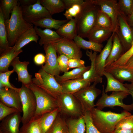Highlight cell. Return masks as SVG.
Listing matches in <instances>:
<instances>
[{"label":"cell","mask_w":133,"mask_h":133,"mask_svg":"<svg viewBox=\"0 0 133 133\" xmlns=\"http://www.w3.org/2000/svg\"><path fill=\"white\" fill-rule=\"evenodd\" d=\"M5 24L7 39L10 47L14 45L22 33L33 27L32 23L28 22L24 19L19 1L12 11L10 18L5 20Z\"/></svg>","instance_id":"obj_1"},{"label":"cell","mask_w":133,"mask_h":133,"mask_svg":"<svg viewBox=\"0 0 133 133\" xmlns=\"http://www.w3.org/2000/svg\"><path fill=\"white\" fill-rule=\"evenodd\" d=\"M91 111L93 123L101 133H112L119 121L132 115L130 112L125 110L117 113L110 111H104L95 108Z\"/></svg>","instance_id":"obj_2"},{"label":"cell","mask_w":133,"mask_h":133,"mask_svg":"<svg viewBox=\"0 0 133 133\" xmlns=\"http://www.w3.org/2000/svg\"><path fill=\"white\" fill-rule=\"evenodd\" d=\"M100 9L99 6L92 3L91 0H85L81 12L74 18L76 21L78 35L83 38L87 37L95 26Z\"/></svg>","instance_id":"obj_3"},{"label":"cell","mask_w":133,"mask_h":133,"mask_svg":"<svg viewBox=\"0 0 133 133\" xmlns=\"http://www.w3.org/2000/svg\"><path fill=\"white\" fill-rule=\"evenodd\" d=\"M56 99L59 114L66 119L83 115L81 104L73 94L63 93Z\"/></svg>","instance_id":"obj_4"},{"label":"cell","mask_w":133,"mask_h":133,"mask_svg":"<svg viewBox=\"0 0 133 133\" xmlns=\"http://www.w3.org/2000/svg\"><path fill=\"white\" fill-rule=\"evenodd\" d=\"M29 88L34 93L36 99V108L33 118H38L42 115L58 108L57 99L40 87L33 83Z\"/></svg>","instance_id":"obj_5"},{"label":"cell","mask_w":133,"mask_h":133,"mask_svg":"<svg viewBox=\"0 0 133 133\" xmlns=\"http://www.w3.org/2000/svg\"><path fill=\"white\" fill-rule=\"evenodd\" d=\"M104 86L102 85V95L98 100L95 106L96 108L101 110L105 107L113 108L119 106L122 108L124 110L131 112L133 110V104L127 105L123 103V100L130 94L127 92L124 91H113L109 95L104 91Z\"/></svg>","instance_id":"obj_6"},{"label":"cell","mask_w":133,"mask_h":133,"mask_svg":"<svg viewBox=\"0 0 133 133\" xmlns=\"http://www.w3.org/2000/svg\"><path fill=\"white\" fill-rule=\"evenodd\" d=\"M35 77L32 79L33 83L55 99H57L63 93L62 85L57 81L54 76L41 68L35 74Z\"/></svg>","instance_id":"obj_7"},{"label":"cell","mask_w":133,"mask_h":133,"mask_svg":"<svg viewBox=\"0 0 133 133\" xmlns=\"http://www.w3.org/2000/svg\"><path fill=\"white\" fill-rule=\"evenodd\" d=\"M19 93L22 106L23 115L22 123L23 124L28 122L33 117L36 108V99L33 91L23 84Z\"/></svg>","instance_id":"obj_8"},{"label":"cell","mask_w":133,"mask_h":133,"mask_svg":"<svg viewBox=\"0 0 133 133\" xmlns=\"http://www.w3.org/2000/svg\"><path fill=\"white\" fill-rule=\"evenodd\" d=\"M97 83L93 84L73 94L81 104L83 114L91 111L95 106L94 101L101 93V90L97 88Z\"/></svg>","instance_id":"obj_9"},{"label":"cell","mask_w":133,"mask_h":133,"mask_svg":"<svg viewBox=\"0 0 133 133\" xmlns=\"http://www.w3.org/2000/svg\"><path fill=\"white\" fill-rule=\"evenodd\" d=\"M59 55H64L69 59H80L83 54L81 48L73 40L62 37L51 42Z\"/></svg>","instance_id":"obj_10"},{"label":"cell","mask_w":133,"mask_h":133,"mask_svg":"<svg viewBox=\"0 0 133 133\" xmlns=\"http://www.w3.org/2000/svg\"><path fill=\"white\" fill-rule=\"evenodd\" d=\"M118 27L115 32L124 48L125 53L133 43V28L128 24L126 17L119 12L118 16Z\"/></svg>","instance_id":"obj_11"},{"label":"cell","mask_w":133,"mask_h":133,"mask_svg":"<svg viewBox=\"0 0 133 133\" xmlns=\"http://www.w3.org/2000/svg\"><path fill=\"white\" fill-rule=\"evenodd\" d=\"M21 7L23 18L29 23H32L45 17H52L41 4L40 0H37L36 2L33 4Z\"/></svg>","instance_id":"obj_12"},{"label":"cell","mask_w":133,"mask_h":133,"mask_svg":"<svg viewBox=\"0 0 133 133\" xmlns=\"http://www.w3.org/2000/svg\"><path fill=\"white\" fill-rule=\"evenodd\" d=\"M43 48L46 61L45 65L42 66L41 69L54 76L59 75L61 71L58 64L56 50L51 43L44 45Z\"/></svg>","instance_id":"obj_13"},{"label":"cell","mask_w":133,"mask_h":133,"mask_svg":"<svg viewBox=\"0 0 133 133\" xmlns=\"http://www.w3.org/2000/svg\"><path fill=\"white\" fill-rule=\"evenodd\" d=\"M93 3L99 6L100 10L111 18L114 32L118 27V16L119 11L116 0H91Z\"/></svg>","instance_id":"obj_14"},{"label":"cell","mask_w":133,"mask_h":133,"mask_svg":"<svg viewBox=\"0 0 133 133\" xmlns=\"http://www.w3.org/2000/svg\"><path fill=\"white\" fill-rule=\"evenodd\" d=\"M0 102L22 112V106L19 92L10 88L2 87L0 90Z\"/></svg>","instance_id":"obj_15"},{"label":"cell","mask_w":133,"mask_h":133,"mask_svg":"<svg viewBox=\"0 0 133 133\" xmlns=\"http://www.w3.org/2000/svg\"><path fill=\"white\" fill-rule=\"evenodd\" d=\"M28 61H20L19 57H15L11 62L10 66L13 67V69L17 73L18 81L21 82L26 87L29 88L32 84V76L28 73L27 70L28 65L29 64Z\"/></svg>","instance_id":"obj_16"},{"label":"cell","mask_w":133,"mask_h":133,"mask_svg":"<svg viewBox=\"0 0 133 133\" xmlns=\"http://www.w3.org/2000/svg\"><path fill=\"white\" fill-rule=\"evenodd\" d=\"M21 113L17 112L2 120L0 124V131L2 133H20L19 125L22 120Z\"/></svg>","instance_id":"obj_17"},{"label":"cell","mask_w":133,"mask_h":133,"mask_svg":"<svg viewBox=\"0 0 133 133\" xmlns=\"http://www.w3.org/2000/svg\"><path fill=\"white\" fill-rule=\"evenodd\" d=\"M115 32L112 35L107 41L104 48L100 54L97 55L95 60V66L96 72L100 76L103 75L106 61L110 54L113 45V40Z\"/></svg>","instance_id":"obj_18"},{"label":"cell","mask_w":133,"mask_h":133,"mask_svg":"<svg viewBox=\"0 0 133 133\" xmlns=\"http://www.w3.org/2000/svg\"><path fill=\"white\" fill-rule=\"evenodd\" d=\"M22 51V49L17 51L14 46H9L0 53V72H4L9 71V67L12 61Z\"/></svg>","instance_id":"obj_19"},{"label":"cell","mask_w":133,"mask_h":133,"mask_svg":"<svg viewBox=\"0 0 133 133\" xmlns=\"http://www.w3.org/2000/svg\"><path fill=\"white\" fill-rule=\"evenodd\" d=\"M97 52L87 50L86 52V55L89 57L91 61V65L89 69L83 74V78L91 83L93 82L98 83L102 82V78L97 73L95 66V60L97 55Z\"/></svg>","instance_id":"obj_20"},{"label":"cell","mask_w":133,"mask_h":133,"mask_svg":"<svg viewBox=\"0 0 133 133\" xmlns=\"http://www.w3.org/2000/svg\"><path fill=\"white\" fill-rule=\"evenodd\" d=\"M91 83L83 78L66 81L61 84L63 92L72 94L90 85Z\"/></svg>","instance_id":"obj_21"},{"label":"cell","mask_w":133,"mask_h":133,"mask_svg":"<svg viewBox=\"0 0 133 133\" xmlns=\"http://www.w3.org/2000/svg\"><path fill=\"white\" fill-rule=\"evenodd\" d=\"M124 53V48L117 34L115 33L113 37L112 48L106 61L105 68L110 66L117 60Z\"/></svg>","instance_id":"obj_22"},{"label":"cell","mask_w":133,"mask_h":133,"mask_svg":"<svg viewBox=\"0 0 133 133\" xmlns=\"http://www.w3.org/2000/svg\"><path fill=\"white\" fill-rule=\"evenodd\" d=\"M113 32L112 30L94 27L90 32L87 38L89 41L101 44L107 40Z\"/></svg>","instance_id":"obj_23"},{"label":"cell","mask_w":133,"mask_h":133,"mask_svg":"<svg viewBox=\"0 0 133 133\" xmlns=\"http://www.w3.org/2000/svg\"><path fill=\"white\" fill-rule=\"evenodd\" d=\"M38 39V36L33 27L22 33L18 38L14 46L16 50L18 51L31 41L37 43Z\"/></svg>","instance_id":"obj_24"},{"label":"cell","mask_w":133,"mask_h":133,"mask_svg":"<svg viewBox=\"0 0 133 133\" xmlns=\"http://www.w3.org/2000/svg\"><path fill=\"white\" fill-rule=\"evenodd\" d=\"M56 32L61 37L73 40L78 35L76 20L73 18L62 25Z\"/></svg>","instance_id":"obj_25"},{"label":"cell","mask_w":133,"mask_h":133,"mask_svg":"<svg viewBox=\"0 0 133 133\" xmlns=\"http://www.w3.org/2000/svg\"><path fill=\"white\" fill-rule=\"evenodd\" d=\"M34 28L37 34L40 37L39 44L40 46L51 43L62 37L56 31L50 29L42 30L35 26Z\"/></svg>","instance_id":"obj_26"},{"label":"cell","mask_w":133,"mask_h":133,"mask_svg":"<svg viewBox=\"0 0 133 133\" xmlns=\"http://www.w3.org/2000/svg\"><path fill=\"white\" fill-rule=\"evenodd\" d=\"M90 66L76 68L70 71L64 72L62 75L54 76L57 81L61 84L63 82L70 80L83 78V74L88 70Z\"/></svg>","instance_id":"obj_27"},{"label":"cell","mask_w":133,"mask_h":133,"mask_svg":"<svg viewBox=\"0 0 133 133\" xmlns=\"http://www.w3.org/2000/svg\"><path fill=\"white\" fill-rule=\"evenodd\" d=\"M69 21L67 19L58 20L52 18V17H47L33 22L32 23L37 27L50 29H53L57 30L62 25L66 23Z\"/></svg>","instance_id":"obj_28"},{"label":"cell","mask_w":133,"mask_h":133,"mask_svg":"<svg viewBox=\"0 0 133 133\" xmlns=\"http://www.w3.org/2000/svg\"><path fill=\"white\" fill-rule=\"evenodd\" d=\"M104 71L111 73L114 77L123 83L125 81L133 82V74L128 69L124 67L105 68Z\"/></svg>","instance_id":"obj_29"},{"label":"cell","mask_w":133,"mask_h":133,"mask_svg":"<svg viewBox=\"0 0 133 133\" xmlns=\"http://www.w3.org/2000/svg\"><path fill=\"white\" fill-rule=\"evenodd\" d=\"M103 74L107 80V85L104 90L105 93L110 91L128 92L127 89L124 86V84L116 79L111 73L104 71Z\"/></svg>","instance_id":"obj_30"},{"label":"cell","mask_w":133,"mask_h":133,"mask_svg":"<svg viewBox=\"0 0 133 133\" xmlns=\"http://www.w3.org/2000/svg\"><path fill=\"white\" fill-rule=\"evenodd\" d=\"M69 133H84L86 126L83 116L78 118L66 119Z\"/></svg>","instance_id":"obj_31"},{"label":"cell","mask_w":133,"mask_h":133,"mask_svg":"<svg viewBox=\"0 0 133 133\" xmlns=\"http://www.w3.org/2000/svg\"><path fill=\"white\" fill-rule=\"evenodd\" d=\"M40 1L51 16L62 12L66 9L62 0H40Z\"/></svg>","instance_id":"obj_32"},{"label":"cell","mask_w":133,"mask_h":133,"mask_svg":"<svg viewBox=\"0 0 133 133\" xmlns=\"http://www.w3.org/2000/svg\"><path fill=\"white\" fill-rule=\"evenodd\" d=\"M59 113L58 108L53 111L45 113L38 118L43 133H46L52 125Z\"/></svg>","instance_id":"obj_33"},{"label":"cell","mask_w":133,"mask_h":133,"mask_svg":"<svg viewBox=\"0 0 133 133\" xmlns=\"http://www.w3.org/2000/svg\"><path fill=\"white\" fill-rule=\"evenodd\" d=\"M46 133H69L66 119L59 113Z\"/></svg>","instance_id":"obj_34"},{"label":"cell","mask_w":133,"mask_h":133,"mask_svg":"<svg viewBox=\"0 0 133 133\" xmlns=\"http://www.w3.org/2000/svg\"><path fill=\"white\" fill-rule=\"evenodd\" d=\"M77 45L81 49L90 50L94 51L100 52L103 47L101 44H99L90 41H87L78 35L73 39Z\"/></svg>","instance_id":"obj_35"},{"label":"cell","mask_w":133,"mask_h":133,"mask_svg":"<svg viewBox=\"0 0 133 133\" xmlns=\"http://www.w3.org/2000/svg\"><path fill=\"white\" fill-rule=\"evenodd\" d=\"M5 20L0 9V53L10 46L7 38Z\"/></svg>","instance_id":"obj_36"},{"label":"cell","mask_w":133,"mask_h":133,"mask_svg":"<svg viewBox=\"0 0 133 133\" xmlns=\"http://www.w3.org/2000/svg\"><path fill=\"white\" fill-rule=\"evenodd\" d=\"M20 131L21 133H43L38 118H32L27 123L23 124Z\"/></svg>","instance_id":"obj_37"},{"label":"cell","mask_w":133,"mask_h":133,"mask_svg":"<svg viewBox=\"0 0 133 133\" xmlns=\"http://www.w3.org/2000/svg\"><path fill=\"white\" fill-rule=\"evenodd\" d=\"M94 27L112 30L114 32L111 18L100 9L98 12Z\"/></svg>","instance_id":"obj_38"},{"label":"cell","mask_w":133,"mask_h":133,"mask_svg":"<svg viewBox=\"0 0 133 133\" xmlns=\"http://www.w3.org/2000/svg\"><path fill=\"white\" fill-rule=\"evenodd\" d=\"M18 1V0H0V9L5 20L10 18V13Z\"/></svg>","instance_id":"obj_39"},{"label":"cell","mask_w":133,"mask_h":133,"mask_svg":"<svg viewBox=\"0 0 133 133\" xmlns=\"http://www.w3.org/2000/svg\"><path fill=\"white\" fill-rule=\"evenodd\" d=\"M133 56V43L130 49L122 55L117 60L110 66L105 67V68L122 67L126 64L129 60Z\"/></svg>","instance_id":"obj_40"},{"label":"cell","mask_w":133,"mask_h":133,"mask_svg":"<svg viewBox=\"0 0 133 133\" xmlns=\"http://www.w3.org/2000/svg\"><path fill=\"white\" fill-rule=\"evenodd\" d=\"M118 4L119 12L126 17L133 12V0H119Z\"/></svg>","instance_id":"obj_41"},{"label":"cell","mask_w":133,"mask_h":133,"mask_svg":"<svg viewBox=\"0 0 133 133\" xmlns=\"http://www.w3.org/2000/svg\"><path fill=\"white\" fill-rule=\"evenodd\" d=\"M13 69L4 72H0V81L1 86L2 87H5L13 89L19 92L20 88H17L13 86L9 81L10 76L14 72Z\"/></svg>","instance_id":"obj_42"},{"label":"cell","mask_w":133,"mask_h":133,"mask_svg":"<svg viewBox=\"0 0 133 133\" xmlns=\"http://www.w3.org/2000/svg\"><path fill=\"white\" fill-rule=\"evenodd\" d=\"M83 116L85 124L86 133H101L93 123L91 111L85 112Z\"/></svg>","instance_id":"obj_43"},{"label":"cell","mask_w":133,"mask_h":133,"mask_svg":"<svg viewBox=\"0 0 133 133\" xmlns=\"http://www.w3.org/2000/svg\"><path fill=\"white\" fill-rule=\"evenodd\" d=\"M115 129H133V115L121 119L116 124Z\"/></svg>","instance_id":"obj_44"},{"label":"cell","mask_w":133,"mask_h":133,"mask_svg":"<svg viewBox=\"0 0 133 133\" xmlns=\"http://www.w3.org/2000/svg\"><path fill=\"white\" fill-rule=\"evenodd\" d=\"M83 4H76L66 9L63 15L66 19L69 20L73 17L76 18L81 12Z\"/></svg>","instance_id":"obj_45"},{"label":"cell","mask_w":133,"mask_h":133,"mask_svg":"<svg viewBox=\"0 0 133 133\" xmlns=\"http://www.w3.org/2000/svg\"><path fill=\"white\" fill-rule=\"evenodd\" d=\"M18 111L15 108L8 107L0 102V121H1L8 116Z\"/></svg>","instance_id":"obj_46"},{"label":"cell","mask_w":133,"mask_h":133,"mask_svg":"<svg viewBox=\"0 0 133 133\" xmlns=\"http://www.w3.org/2000/svg\"><path fill=\"white\" fill-rule=\"evenodd\" d=\"M69 59L67 57L63 55H59L58 57V64L61 72L64 73L68 71L69 69L68 66Z\"/></svg>","instance_id":"obj_47"},{"label":"cell","mask_w":133,"mask_h":133,"mask_svg":"<svg viewBox=\"0 0 133 133\" xmlns=\"http://www.w3.org/2000/svg\"><path fill=\"white\" fill-rule=\"evenodd\" d=\"M84 62L80 59H69L68 61L69 68H79L85 66Z\"/></svg>","instance_id":"obj_48"},{"label":"cell","mask_w":133,"mask_h":133,"mask_svg":"<svg viewBox=\"0 0 133 133\" xmlns=\"http://www.w3.org/2000/svg\"><path fill=\"white\" fill-rule=\"evenodd\" d=\"M66 9L72 6L77 4H83L85 1L83 0H62Z\"/></svg>","instance_id":"obj_49"},{"label":"cell","mask_w":133,"mask_h":133,"mask_svg":"<svg viewBox=\"0 0 133 133\" xmlns=\"http://www.w3.org/2000/svg\"><path fill=\"white\" fill-rule=\"evenodd\" d=\"M33 60L34 63L36 65H42L45 63V56L42 53L37 54L34 56Z\"/></svg>","instance_id":"obj_50"},{"label":"cell","mask_w":133,"mask_h":133,"mask_svg":"<svg viewBox=\"0 0 133 133\" xmlns=\"http://www.w3.org/2000/svg\"><path fill=\"white\" fill-rule=\"evenodd\" d=\"M37 0H19V2L21 6H27L36 3Z\"/></svg>","instance_id":"obj_51"},{"label":"cell","mask_w":133,"mask_h":133,"mask_svg":"<svg viewBox=\"0 0 133 133\" xmlns=\"http://www.w3.org/2000/svg\"><path fill=\"white\" fill-rule=\"evenodd\" d=\"M124 85L127 89L130 94L132 96L133 100V82H131L130 84L126 83L124 84Z\"/></svg>","instance_id":"obj_52"},{"label":"cell","mask_w":133,"mask_h":133,"mask_svg":"<svg viewBox=\"0 0 133 133\" xmlns=\"http://www.w3.org/2000/svg\"><path fill=\"white\" fill-rule=\"evenodd\" d=\"M122 67L128 69L133 68V56L129 60L126 64Z\"/></svg>","instance_id":"obj_53"},{"label":"cell","mask_w":133,"mask_h":133,"mask_svg":"<svg viewBox=\"0 0 133 133\" xmlns=\"http://www.w3.org/2000/svg\"><path fill=\"white\" fill-rule=\"evenodd\" d=\"M112 133H133V129H115Z\"/></svg>","instance_id":"obj_54"},{"label":"cell","mask_w":133,"mask_h":133,"mask_svg":"<svg viewBox=\"0 0 133 133\" xmlns=\"http://www.w3.org/2000/svg\"><path fill=\"white\" fill-rule=\"evenodd\" d=\"M126 17L128 23L133 28V12L131 15Z\"/></svg>","instance_id":"obj_55"},{"label":"cell","mask_w":133,"mask_h":133,"mask_svg":"<svg viewBox=\"0 0 133 133\" xmlns=\"http://www.w3.org/2000/svg\"><path fill=\"white\" fill-rule=\"evenodd\" d=\"M128 69L133 74V68L132 69Z\"/></svg>","instance_id":"obj_56"},{"label":"cell","mask_w":133,"mask_h":133,"mask_svg":"<svg viewBox=\"0 0 133 133\" xmlns=\"http://www.w3.org/2000/svg\"><path fill=\"white\" fill-rule=\"evenodd\" d=\"M0 133H2L0 131Z\"/></svg>","instance_id":"obj_57"},{"label":"cell","mask_w":133,"mask_h":133,"mask_svg":"<svg viewBox=\"0 0 133 133\" xmlns=\"http://www.w3.org/2000/svg\"></svg>","instance_id":"obj_58"}]
</instances>
